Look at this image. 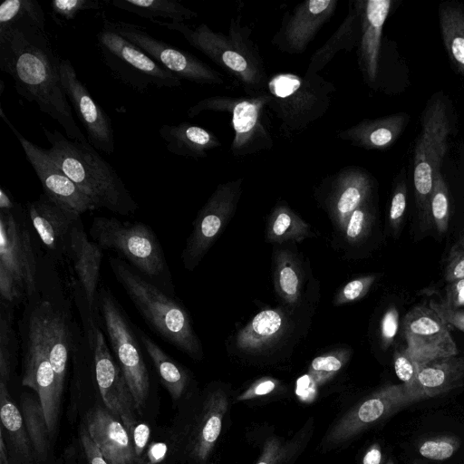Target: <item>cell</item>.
Returning a JSON list of instances; mask_svg holds the SVG:
<instances>
[{
	"label": "cell",
	"instance_id": "cell-27",
	"mask_svg": "<svg viewBox=\"0 0 464 464\" xmlns=\"http://www.w3.org/2000/svg\"><path fill=\"white\" fill-rule=\"evenodd\" d=\"M159 133L167 150L177 156L206 158L209 150L221 145L213 133L189 122L163 124Z\"/></svg>",
	"mask_w": 464,
	"mask_h": 464
},
{
	"label": "cell",
	"instance_id": "cell-49",
	"mask_svg": "<svg viewBox=\"0 0 464 464\" xmlns=\"http://www.w3.org/2000/svg\"><path fill=\"white\" fill-rule=\"evenodd\" d=\"M407 207V187L404 181L397 183L392 194L390 209L389 224L392 231L397 234L401 228Z\"/></svg>",
	"mask_w": 464,
	"mask_h": 464
},
{
	"label": "cell",
	"instance_id": "cell-20",
	"mask_svg": "<svg viewBox=\"0 0 464 464\" xmlns=\"http://www.w3.org/2000/svg\"><path fill=\"white\" fill-rule=\"evenodd\" d=\"M26 213L49 258L56 262L65 259L71 230L81 215L62 207L44 193L27 202Z\"/></svg>",
	"mask_w": 464,
	"mask_h": 464
},
{
	"label": "cell",
	"instance_id": "cell-62",
	"mask_svg": "<svg viewBox=\"0 0 464 464\" xmlns=\"http://www.w3.org/2000/svg\"><path fill=\"white\" fill-rule=\"evenodd\" d=\"M386 464H394V463H393L392 459H390Z\"/></svg>",
	"mask_w": 464,
	"mask_h": 464
},
{
	"label": "cell",
	"instance_id": "cell-60",
	"mask_svg": "<svg viewBox=\"0 0 464 464\" xmlns=\"http://www.w3.org/2000/svg\"><path fill=\"white\" fill-rule=\"evenodd\" d=\"M0 464H10L9 463V458H8V452L6 450V446L5 443V437L0 430Z\"/></svg>",
	"mask_w": 464,
	"mask_h": 464
},
{
	"label": "cell",
	"instance_id": "cell-58",
	"mask_svg": "<svg viewBox=\"0 0 464 464\" xmlns=\"http://www.w3.org/2000/svg\"><path fill=\"white\" fill-rule=\"evenodd\" d=\"M167 451V447L163 443H155L153 444L148 453L149 459L150 464H155L160 462L165 456Z\"/></svg>",
	"mask_w": 464,
	"mask_h": 464
},
{
	"label": "cell",
	"instance_id": "cell-52",
	"mask_svg": "<svg viewBox=\"0 0 464 464\" xmlns=\"http://www.w3.org/2000/svg\"><path fill=\"white\" fill-rule=\"evenodd\" d=\"M440 304L450 309H458L464 304V277L450 282L446 288L445 298Z\"/></svg>",
	"mask_w": 464,
	"mask_h": 464
},
{
	"label": "cell",
	"instance_id": "cell-54",
	"mask_svg": "<svg viewBox=\"0 0 464 464\" xmlns=\"http://www.w3.org/2000/svg\"><path fill=\"white\" fill-rule=\"evenodd\" d=\"M149 437L150 428L143 423L137 424L131 436L136 460L141 457L142 451L149 440Z\"/></svg>",
	"mask_w": 464,
	"mask_h": 464
},
{
	"label": "cell",
	"instance_id": "cell-8",
	"mask_svg": "<svg viewBox=\"0 0 464 464\" xmlns=\"http://www.w3.org/2000/svg\"><path fill=\"white\" fill-rule=\"evenodd\" d=\"M334 90L317 74L278 73L267 80L265 93L267 108L280 121L281 130L295 133L324 115Z\"/></svg>",
	"mask_w": 464,
	"mask_h": 464
},
{
	"label": "cell",
	"instance_id": "cell-40",
	"mask_svg": "<svg viewBox=\"0 0 464 464\" xmlns=\"http://www.w3.org/2000/svg\"><path fill=\"white\" fill-rule=\"evenodd\" d=\"M28 19L39 27L45 28V14L38 1L5 0L0 5V31Z\"/></svg>",
	"mask_w": 464,
	"mask_h": 464
},
{
	"label": "cell",
	"instance_id": "cell-57",
	"mask_svg": "<svg viewBox=\"0 0 464 464\" xmlns=\"http://www.w3.org/2000/svg\"><path fill=\"white\" fill-rule=\"evenodd\" d=\"M278 453V447L275 441L266 444L263 455L256 464H274Z\"/></svg>",
	"mask_w": 464,
	"mask_h": 464
},
{
	"label": "cell",
	"instance_id": "cell-48",
	"mask_svg": "<svg viewBox=\"0 0 464 464\" xmlns=\"http://www.w3.org/2000/svg\"><path fill=\"white\" fill-rule=\"evenodd\" d=\"M444 277L450 283L464 277V233L450 250L445 263Z\"/></svg>",
	"mask_w": 464,
	"mask_h": 464
},
{
	"label": "cell",
	"instance_id": "cell-33",
	"mask_svg": "<svg viewBox=\"0 0 464 464\" xmlns=\"http://www.w3.org/2000/svg\"><path fill=\"white\" fill-rule=\"evenodd\" d=\"M360 35L361 15L356 5L353 8L350 7L347 17L334 34L313 54L305 74L316 75L317 72L324 68L338 51L342 49L349 51L353 48L360 40Z\"/></svg>",
	"mask_w": 464,
	"mask_h": 464
},
{
	"label": "cell",
	"instance_id": "cell-6",
	"mask_svg": "<svg viewBox=\"0 0 464 464\" xmlns=\"http://www.w3.org/2000/svg\"><path fill=\"white\" fill-rule=\"evenodd\" d=\"M89 236L102 250H112L142 276L164 291L170 273L161 244L154 230L142 222L95 217Z\"/></svg>",
	"mask_w": 464,
	"mask_h": 464
},
{
	"label": "cell",
	"instance_id": "cell-55",
	"mask_svg": "<svg viewBox=\"0 0 464 464\" xmlns=\"http://www.w3.org/2000/svg\"><path fill=\"white\" fill-rule=\"evenodd\" d=\"M275 387L276 382L273 380H263L249 389L244 395H242V398L247 399L254 396L267 394L271 392Z\"/></svg>",
	"mask_w": 464,
	"mask_h": 464
},
{
	"label": "cell",
	"instance_id": "cell-44",
	"mask_svg": "<svg viewBox=\"0 0 464 464\" xmlns=\"http://www.w3.org/2000/svg\"><path fill=\"white\" fill-rule=\"evenodd\" d=\"M459 440L455 436H437L424 440L419 445L420 454L432 460L450 459L459 449Z\"/></svg>",
	"mask_w": 464,
	"mask_h": 464
},
{
	"label": "cell",
	"instance_id": "cell-10",
	"mask_svg": "<svg viewBox=\"0 0 464 464\" xmlns=\"http://www.w3.org/2000/svg\"><path fill=\"white\" fill-rule=\"evenodd\" d=\"M98 308L113 354L132 394L136 411H141L150 380L135 325L110 288L100 287Z\"/></svg>",
	"mask_w": 464,
	"mask_h": 464
},
{
	"label": "cell",
	"instance_id": "cell-21",
	"mask_svg": "<svg viewBox=\"0 0 464 464\" xmlns=\"http://www.w3.org/2000/svg\"><path fill=\"white\" fill-rule=\"evenodd\" d=\"M102 251L97 243L90 239L82 218H79L70 233L66 259L71 261L75 275L72 286L83 295L90 311L95 316H100L98 296Z\"/></svg>",
	"mask_w": 464,
	"mask_h": 464
},
{
	"label": "cell",
	"instance_id": "cell-19",
	"mask_svg": "<svg viewBox=\"0 0 464 464\" xmlns=\"http://www.w3.org/2000/svg\"><path fill=\"white\" fill-rule=\"evenodd\" d=\"M414 402L402 383L382 387L344 416L331 431L329 440H346Z\"/></svg>",
	"mask_w": 464,
	"mask_h": 464
},
{
	"label": "cell",
	"instance_id": "cell-46",
	"mask_svg": "<svg viewBox=\"0 0 464 464\" xmlns=\"http://www.w3.org/2000/svg\"><path fill=\"white\" fill-rule=\"evenodd\" d=\"M51 6L57 16L72 21L82 11L102 8V3L98 0H53Z\"/></svg>",
	"mask_w": 464,
	"mask_h": 464
},
{
	"label": "cell",
	"instance_id": "cell-29",
	"mask_svg": "<svg viewBox=\"0 0 464 464\" xmlns=\"http://www.w3.org/2000/svg\"><path fill=\"white\" fill-rule=\"evenodd\" d=\"M285 326L281 312L275 309L263 310L239 331L236 345L249 353L264 350L282 336Z\"/></svg>",
	"mask_w": 464,
	"mask_h": 464
},
{
	"label": "cell",
	"instance_id": "cell-56",
	"mask_svg": "<svg viewBox=\"0 0 464 464\" xmlns=\"http://www.w3.org/2000/svg\"><path fill=\"white\" fill-rule=\"evenodd\" d=\"M382 454L378 443L372 445L364 454L362 464H382Z\"/></svg>",
	"mask_w": 464,
	"mask_h": 464
},
{
	"label": "cell",
	"instance_id": "cell-9",
	"mask_svg": "<svg viewBox=\"0 0 464 464\" xmlns=\"http://www.w3.org/2000/svg\"><path fill=\"white\" fill-rule=\"evenodd\" d=\"M82 329L92 351L95 381L109 411L123 423L130 438L136 427L135 402L124 374L111 353L102 328L101 316H95L85 299L73 295Z\"/></svg>",
	"mask_w": 464,
	"mask_h": 464
},
{
	"label": "cell",
	"instance_id": "cell-7",
	"mask_svg": "<svg viewBox=\"0 0 464 464\" xmlns=\"http://www.w3.org/2000/svg\"><path fill=\"white\" fill-rule=\"evenodd\" d=\"M413 157V185L420 227L431 224L430 197L434 177L440 169L451 132L450 110L441 94H434L427 102L420 120Z\"/></svg>",
	"mask_w": 464,
	"mask_h": 464
},
{
	"label": "cell",
	"instance_id": "cell-38",
	"mask_svg": "<svg viewBox=\"0 0 464 464\" xmlns=\"http://www.w3.org/2000/svg\"><path fill=\"white\" fill-rule=\"evenodd\" d=\"M14 305L0 301V382L8 384L16 358L18 340L14 328Z\"/></svg>",
	"mask_w": 464,
	"mask_h": 464
},
{
	"label": "cell",
	"instance_id": "cell-47",
	"mask_svg": "<svg viewBox=\"0 0 464 464\" xmlns=\"http://www.w3.org/2000/svg\"><path fill=\"white\" fill-rule=\"evenodd\" d=\"M376 280L375 275H370L353 279L347 283L336 295L334 304L340 305L362 298Z\"/></svg>",
	"mask_w": 464,
	"mask_h": 464
},
{
	"label": "cell",
	"instance_id": "cell-3",
	"mask_svg": "<svg viewBox=\"0 0 464 464\" xmlns=\"http://www.w3.org/2000/svg\"><path fill=\"white\" fill-rule=\"evenodd\" d=\"M109 265L148 326L165 342L199 360L202 345L186 308L119 256H111Z\"/></svg>",
	"mask_w": 464,
	"mask_h": 464
},
{
	"label": "cell",
	"instance_id": "cell-39",
	"mask_svg": "<svg viewBox=\"0 0 464 464\" xmlns=\"http://www.w3.org/2000/svg\"><path fill=\"white\" fill-rule=\"evenodd\" d=\"M276 289L281 298L290 304L298 302L302 277L294 256L288 251H280L276 256Z\"/></svg>",
	"mask_w": 464,
	"mask_h": 464
},
{
	"label": "cell",
	"instance_id": "cell-14",
	"mask_svg": "<svg viewBox=\"0 0 464 464\" xmlns=\"http://www.w3.org/2000/svg\"><path fill=\"white\" fill-rule=\"evenodd\" d=\"M102 21L180 80L198 84L224 83L223 76L203 61L187 51L155 38L142 26L124 21H113L105 15L102 16Z\"/></svg>",
	"mask_w": 464,
	"mask_h": 464
},
{
	"label": "cell",
	"instance_id": "cell-42",
	"mask_svg": "<svg viewBox=\"0 0 464 464\" xmlns=\"http://www.w3.org/2000/svg\"><path fill=\"white\" fill-rule=\"evenodd\" d=\"M350 351L338 350L315 357L310 365L309 375L317 382L326 381L347 362Z\"/></svg>",
	"mask_w": 464,
	"mask_h": 464
},
{
	"label": "cell",
	"instance_id": "cell-36",
	"mask_svg": "<svg viewBox=\"0 0 464 464\" xmlns=\"http://www.w3.org/2000/svg\"><path fill=\"white\" fill-rule=\"evenodd\" d=\"M22 415L31 440L34 454L38 461H45L51 436L39 398L24 393L21 396Z\"/></svg>",
	"mask_w": 464,
	"mask_h": 464
},
{
	"label": "cell",
	"instance_id": "cell-11",
	"mask_svg": "<svg viewBox=\"0 0 464 464\" xmlns=\"http://www.w3.org/2000/svg\"><path fill=\"white\" fill-rule=\"evenodd\" d=\"M97 47L102 60L114 78L139 92L150 88H178L181 80L140 48L112 30L102 21L97 34Z\"/></svg>",
	"mask_w": 464,
	"mask_h": 464
},
{
	"label": "cell",
	"instance_id": "cell-28",
	"mask_svg": "<svg viewBox=\"0 0 464 464\" xmlns=\"http://www.w3.org/2000/svg\"><path fill=\"white\" fill-rule=\"evenodd\" d=\"M418 382L423 400L461 386L464 382V357L439 358L418 367Z\"/></svg>",
	"mask_w": 464,
	"mask_h": 464
},
{
	"label": "cell",
	"instance_id": "cell-31",
	"mask_svg": "<svg viewBox=\"0 0 464 464\" xmlns=\"http://www.w3.org/2000/svg\"><path fill=\"white\" fill-rule=\"evenodd\" d=\"M0 419L7 440L22 464H31L34 457L22 412L12 401L6 383L0 382Z\"/></svg>",
	"mask_w": 464,
	"mask_h": 464
},
{
	"label": "cell",
	"instance_id": "cell-32",
	"mask_svg": "<svg viewBox=\"0 0 464 464\" xmlns=\"http://www.w3.org/2000/svg\"><path fill=\"white\" fill-rule=\"evenodd\" d=\"M441 39L450 63L464 76V6L444 2L439 7Z\"/></svg>",
	"mask_w": 464,
	"mask_h": 464
},
{
	"label": "cell",
	"instance_id": "cell-17",
	"mask_svg": "<svg viewBox=\"0 0 464 464\" xmlns=\"http://www.w3.org/2000/svg\"><path fill=\"white\" fill-rule=\"evenodd\" d=\"M0 116L19 140L27 161L34 169L41 182L44 193L48 198L79 215L97 209L92 201L53 161L47 149L33 143L18 131L5 114L2 106H0Z\"/></svg>",
	"mask_w": 464,
	"mask_h": 464
},
{
	"label": "cell",
	"instance_id": "cell-59",
	"mask_svg": "<svg viewBox=\"0 0 464 464\" xmlns=\"http://www.w3.org/2000/svg\"><path fill=\"white\" fill-rule=\"evenodd\" d=\"M17 202L14 199L10 191L2 187L0 189V210H10L15 207Z\"/></svg>",
	"mask_w": 464,
	"mask_h": 464
},
{
	"label": "cell",
	"instance_id": "cell-4",
	"mask_svg": "<svg viewBox=\"0 0 464 464\" xmlns=\"http://www.w3.org/2000/svg\"><path fill=\"white\" fill-rule=\"evenodd\" d=\"M152 23L179 33L192 47L241 82L246 93L258 95L265 92L267 82L265 68L256 47L245 34L246 28L233 22L229 34L225 35L205 24L190 27L185 23L160 20Z\"/></svg>",
	"mask_w": 464,
	"mask_h": 464
},
{
	"label": "cell",
	"instance_id": "cell-15",
	"mask_svg": "<svg viewBox=\"0 0 464 464\" xmlns=\"http://www.w3.org/2000/svg\"><path fill=\"white\" fill-rule=\"evenodd\" d=\"M243 179L218 186L198 213L181 259L184 267L192 271L202 260L232 216L241 195Z\"/></svg>",
	"mask_w": 464,
	"mask_h": 464
},
{
	"label": "cell",
	"instance_id": "cell-13",
	"mask_svg": "<svg viewBox=\"0 0 464 464\" xmlns=\"http://www.w3.org/2000/svg\"><path fill=\"white\" fill-rule=\"evenodd\" d=\"M18 332L24 362L22 384L36 392L53 438L57 429L61 398L47 350L35 321L25 306L18 322Z\"/></svg>",
	"mask_w": 464,
	"mask_h": 464
},
{
	"label": "cell",
	"instance_id": "cell-37",
	"mask_svg": "<svg viewBox=\"0 0 464 464\" xmlns=\"http://www.w3.org/2000/svg\"><path fill=\"white\" fill-rule=\"evenodd\" d=\"M266 236L269 241L276 243L301 242L310 236V227L287 206L279 205L270 215Z\"/></svg>",
	"mask_w": 464,
	"mask_h": 464
},
{
	"label": "cell",
	"instance_id": "cell-16",
	"mask_svg": "<svg viewBox=\"0 0 464 464\" xmlns=\"http://www.w3.org/2000/svg\"><path fill=\"white\" fill-rule=\"evenodd\" d=\"M408 355L420 367L433 360L458 354L448 323L430 305L411 309L403 319Z\"/></svg>",
	"mask_w": 464,
	"mask_h": 464
},
{
	"label": "cell",
	"instance_id": "cell-45",
	"mask_svg": "<svg viewBox=\"0 0 464 464\" xmlns=\"http://www.w3.org/2000/svg\"><path fill=\"white\" fill-rule=\"evenodd\" d=\"M372 216L366 202L357 208L350 216L344 228L345 238L350 244L362 241L369 233Z\"/></svg>",
	"mask_w": 464,
	"mask_h": 464
},
{
	"label": "cell",
	"instance_id": "cell-61",
	"mask_svg": "<svg viewBox=\"0 0 464 464\" xmlns=\"http://www.w3.org/2000/svg\"><path fill=\"white\" fill-rule=\"evenodd\" d=\"M0 82H1V91H0V94H2V92H3V89H4V82H3V81H1Z\"/></svg>",
	"mask_w": 464,
	"mask_h": 464
},
{
	"label": "cell",
	"instance_id": "cell-30",
	"mask_svg": "<svg viewBox=\"0 0 464 464\" xmlns=\"http://www.w3.org/2000/svg\"><path fill=\"white\" fill-rule=\"evenodd\" d=\"M135 328L141 346L152 362L163 385L171 398L178 400L188 385V372L142 329L136 325Z\"/></svg>",
	"mask_w": 464,
	"mask_h": 464
},
{
	"label": "cell",
	"instance_id": "cell-41",
	"mask_svg": "<svg viewBox=\"0 0 464 464\" xmlns=\"http://www.w3.org/2000/svg\"><path fill=\"white\" fill-rule=\"evenodd\" d=\"M450 216V196L444 178L439 169L434 177L430 197L431 224L440 234L447 231Z\"/></svg>",
	"mask_w": 464,
	"mask_h": 464
},
{
	"label": "cell",
	"instance_id": "cell-5",
	"mask_svg": "<svg viewBox=\"0 0 464 464\" xmlns=\"http://www.w3.org/2000/svg\"><path fill=\"white\" fill-rule=\"evenodd\" d=\"M26 216L18 203L0 210V301L14 306L39 289L40 267Z\"/></svg>",
	"mask_w": 464,
	"mask_h": 464
},
{
	"label": "cell",
	"instance_id": "cell-18",
	"mask_svg": "<svg viewBox=\"0 0 464 464\" xmlns=\"http://www.w3.org/2000/svg\"><path fill=\"white\" fill-rule=\"evenodd\" d=\"M60 75L68 101L87 132L89 143L97 150L112 154L115 144L111 117L92 98L69 59L61 60Z\"/></svg>",
	"mask_w": 464,
	"mask_h": 464
},
{
	"label": "cell",
	"instance_id": "cell-23",
	"mask_svg": "<svg viewBox=\"0 0 464 464\" xmlns=\"http://www.w3.org/2000/svg\"><path fill=\"white\" fill-rule=\"evenodd\" d=\"M391 0L357 1L361 15L359 65L369 85L377 81L382 28L390 13Z\"/></svg>",
	"mask_w": 464,
	"mask_h": 464
},
{
	"label": "cell",
	"instance_id": "cell-1",
	"mask_svg": "<svg viewBox=\"0 0 464 464\" xmlns=\"http://www.w3.org/2000/svg\"><path fill=\"white\" fill-rule=\"evenodd\" d=\"M61 60L45 29L24 19L0 31V70L16 92L57 121L72 140L89 143L72 115L60 75Z\"/></svg>",
	"mask_w": 464,
	"mask_h": 464
},
{
	"label": "cell",
	"instance_id": "cell-22",
	"mask_svg": "<svg viewBox=\"0 0 464 464\" xmlns=\"http://www.w3.org/2000/svg\"><path fill=\"white\" fill-rule=\"evenodd\" d=\"M336 0H309L298 5L285 15L273 43L283 52L300 53L336 9Z\"/></svg>",
	"mask_w": 464,
	"mask_h": 464
},
{
	"label": "cell",
	"instance_id": "cell-24",
	"mask_svg": "<svg viewBox=\"0 0 464 464\" xmlns=\"http://www.w3.org/2000/svg\"><path fill=\"white\" fill-rule=\"evenodd\" d=\"M85 426L109 464H134L132 440L121 420L111 411L101 407L90 410Z\"/></svg>",
	"mask_w": 464,
	"mask_h": 464
},
{
	"label": "cell",
	"instance_id": "cell-35",
	"mask_svg": "<svg viewBox=\"0 0 464 464\" xmlns=\"http://www.w3.org/2000/svg\"><path fill=\"white\" fill-rule=\"evenodd\" d=\"M224 412V396L213 394L193 436L191 450L195 458L205 459L208 457L220 434Z\"/></svg>",
	"mask_w": 464,
	"mask_h": 464
},
{
	"label": "cell",
	"instance_id": "cell-53",
	"mask_svg": "<svg viewBox=\"0 0 464 464\" xmlns=\"http://www.w3.org/2000/svg\"><path fill=\"white\" fill-rule=\"evenodd\" d=\"M430 306L448 324H450L464 332V310L450 309L432 301L430 303Z\"/></svg>",
	"mask_w": 464,
	"mask_h": 464
},
{
	"label": "cell",
	"instance_id": "cell-2",
	"mask_svg": "<svg viewBox=\"0 0 464 464\" xmlns=\"http://www.w3.org/2000/svg\"><path fill=\"white\" fill-rule=\"evenodd\" d=\"M53 161L95 205L121 216H130L139 205L112 166L90 143L72 140L59 130L43 127Z\"/></svg>",
	"mask_w": 464,
	"mask_h": 464
},
{
	"label": "cell",
	"instance_id": "cell-51",
	"mask_svg": "<svg viewBox=\"0 0 464 464\" xmlns=\"http://www.w3.org/2000/svg\"><path fill=\"white\" fill-rule=\"evenodd\" d=\"M79 436L88 464H109L98 446L92 440L85 425L81 426Z\"/></svg>",
	"mask_w": 464,
	"mask_h": 464
},
{
	"label": "cell",
	"instance_id": "cell-50",
	"mask_svg": "<svg viewBox=\"0 0 464 464\" xmlns=\"http://www.w3.org/2000/svg\"><path fill=\"white\" fill-rule=\"evenodd\" d=\"M399 325V313L394 306H391L383 314L381 322V339L385 349L392 343Z\"/></svg>",
	"mask_w": 464,
	"mask_h": 464
},
{
	"label": "cell",
	"instance_id": "cell-26",
	"mask_svg": "<svg viewBox=\"0 0 464 464\" xmlns=\"http://www.w3.org/2000/svg\"><path fill=\"white\" fill-rule=\"evenodd\" d=\"M410 120L405 112L374 120H364L342 131L339 137L366 150H382L392 145L401 136Z\"/></svg>",
	"mask_w": 464,
	"mask_h": 464
},
{
	"label": "cell",
	"instance_id": "cell-12",
	"mask_svg": "<svg viewBox=\"0 0 464 464\" xmlns=\"http://www.w3.org/2000/svg\"><path fill=\"white\" fill-rule=\"evenodd\" d=\"M266 108L267 97L263 92L246 98L209 97L191 106L187 113L193 118L205 111H230L235 132L230 150L234 156L242 157L273 147L272 136L266 122Z\"/></svg>",
	"mask_w": 464,
	"mask_h": 464
},
{
	"label": "cell",
	"instance_id": "cell-25",
	"mask_svg": "<svg viewBox=\"0 0 464 464\" xmlns=\"http://www.w3.org/2000/svg\"><path fill=\"white\" fill-rule=\"evenodd\" d=\"M371 189L372 180L362 169L347 168L339 173L330 198V209L341 230H344L352 213L366 202Z\"/></svg>",
	"mask_w": 464,
	"mask_h": 464
},
{
	"label": "cell",
	"instance_id": "cell-43",
	"mask_svg": "<svg viewBox=\"0 0 464 464\" xmlns=\"http://www.w3.org/2000/svg\"><path fill=\"white\" fill-rule=\"evenodd\" d=\"M393 362L395 373L402 382L409 394L411 395L416 401L423 400L418 382V367L406 351H396L393 355Z\"/></svg>",
	"mask_w": 464,
	"mask_h": 464
},
{
	"label": "cell",
	"instance_id": "cell-34",
	"mask_svg": "<svg viewBox=\"0 0 464 464\" xmlns=\"http://www.w3.org/2000/svg\"><path fill=\"white\" fill-rule=\"evenodd\" d=\"M113 7L134 14L150 22L158 18L169 19L174 23L198 16V14L176 0H111Z\"/></svg>",
	"mask_w": 464,
	"mask_h": 464
}]
</instances>
